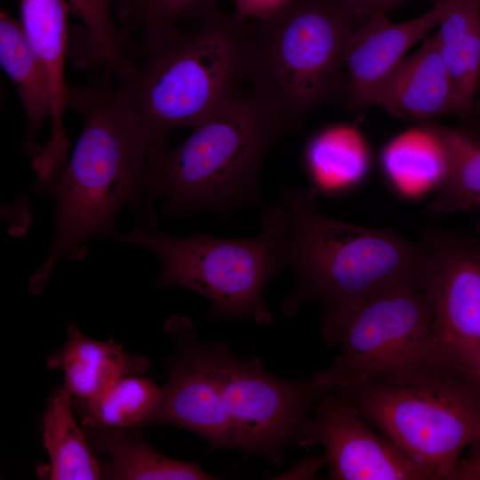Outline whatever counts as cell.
<instances>
[{
	"label": "cell",
	"instance_id": "cell-1",
	"mask_svg": "<svg viewBox=\"0 0 480 480\" xmlns=\"http://www.w3.org/2000/svg\"><path fill=\"white\" fill-rule=\"evenodd\" d=\"M114 76L104 73L89 84L68 88L67 106L83 116L84 127L72 153L38 191L52 196L55 228L48 256L29 283L40 293L61 259L81 260L86 244L114 236V220L125 205L145 196L148 213V161L155 144L121 99Z\"/></svg>",
	"mask_w": 480,
	"mask_h": 480
},
{
	"label": "cell",
	"instance_id": "cell-2",
	"mask_svg": "<svg viewBox=\"0 0 480 480\" xmlns=\"http://www.w3.org/2000/svg\"><path fill=\"white\" fill-rule=\"evenodd\" d=\"M288 217V267L297 286L283 310L292 314L306 300L322 307L325 342L337 344L341 326L364 301L380 293L422 286L425 253L390 228L358 226L330 218L313 195L300 188L282 191Z\"/></svg>",
	"mask_w": 480,
	"mask_h": 480
},
{
	"label": "cell",
	"instance_id": "cell-3",
	"mask_svg": "<svg viewBox=\"0 0 480 480\" xmlns=\"http://www.w3.org/2000/svg\"><path fill=\"white\" fill-rule=\"evenodd\" d=\"M330 391L436 479L450 480L462 451L480 437V378L436 341Z\"/></svg>",
	"mask_w": 480,
	"mask_h": 480
},
{
	"label": "cell",
	"instance_id": "cell-4",
	"mask_svg": "<svg viewBox=\"0 0 480 480\" xmlns=\"http://www.w3.org/2000/svg\"><path fill=\"white\" fill-rule=\"evenodd\" d=\"M294 124L253 88L239 87L178 146L155 144L148 161V207L164 214L228 212L259 202L269 148Z\"/></svg>",
	"mask_w": 480,
	"mask_h": 480
},
{
	"label": "cell",
	"instance_id": "cell-5",
	"mask_svg": "<svg viewBox=\"0 0 480 480\" xmlns=\"http://www.w3.org/2000/svg\"><path fill=\"white\" fill-rule=\"evenodd\" d=\"M249 23L216 10L151 44L132 45L117 93L156 143L215 113L244 79Z\"/></svg>",
	"mask_w": 480,
	"mask_h": 480
},
{
	"label": "cell",
	"instance_id": "cell-6",
	"mask_svg": "<svg viewBox=\"0 0 480 480\" xmlns=\"http://www.w3.org/2000/svg\"><path fill=\"white\" fill-rule=\"evenodd\" d=\"M255 23L248 29L244 79L294 125L345 95V54L359 23L334 0H293Z\"/></svg>",
	"mask_w": 480,
	"mask_h": 480
},
{
	"label": "cell",
	"instance_id": "cell-7",
	"mask_svg": "<svg viewBox=\"0 0 480 480\" xmlns=\"http://www.w3.org/2000/svg\"><path fill=\"white\" fill-rule=\"evenodd\" d=\"M113 236L153 251L162 263L157 286L181 287L202 295L211 303L212 320L252 317L262 326L271 322L264 288L288 267V217L282 204L263 212L260 234L247 239L204 234L174 236L138 227Z\"/></svg>",
	"mask_w": 480,
	"mask_h": 480
},
{
	"label": "cell",
	"instance_id": "cell-8",
	"mask_svg": "<svg viewBox=\"0 0 480 480\" xmlns=\"http://www.w3.org/2000/svg\"><path fill=\"white\" fill-rule=\"evenodd\" d=\"M177 320L199 364L218 387L236 449L279 463L323 390L314 378L295 382L274 377L260 360L238 358L223 342H204L188 319Z\"/></svg>",
	"mask_w": 480,
	"mask_h": 480
},
{
	"label": "cell",
	"instance_id": "cell-9",
	"mask_svg": "<svg viewBox=\"0 0 480 480\" xmlns=\"http://www.w3.org/2000/svg\"><path fill=\"white\" fill-rule=\"evenodd\" d=\"M435 342L423 286L388 291L348 316L337 339L339 356L313 378L322 390H331L412 358Z\"/></svg>",
	"mask_w": 480,
	"mask_h": 480
},
{
	"label": "cell",
	"instance_id": "cell-10",
	"mask_svg": "<svg viewBox=\"0 0 480 480\" xmlns=\"http://www.w3.org/2000/svg\"><path fill=\"white\" fill-rule=\"evenodd\" d=\"M420 242L434 338L460 367L478 377L480 240L431 227Z\"/></svg>",
	"mask_w": 480,
	"mask_h": 480
},
{
	"label": "cell",
	"instance_id": "cell-11",
	"mask_svg": "<svg viewBox=\"0 0 480 480\" xmlns=\"http://www.w3.org/2000/svg\"><path fill=\"white\" fill-rule=\"evenodd\" d=\"M314 417L306 420L297 437L303 448L325 451L333 480H435L330 390L321 391Z\"/></svg>",
	"mask_w": 480,
	"mask_h": 480
},
{
	"label": "cell",
	"instance_id": "cell-12",
	"mask_svg": "<svg viewBox=\"0 0 480 480\" xmlns=\"http://www.w3.org/2000/svg\"><path fill=\"white\" fill-rule=\"evenodd\" d=\"M455 0H440L411 20L395 23L377 12L360 23L348 42L345 60V103L349 110L370 108L379 87L408 51L437 27Z\"/></svg>",
	"mask_w": 480,
	"mask_h": 480
},
{
	"label": "cell",
	"instance_id": "cell-13",
	"mask_svg": "<svg viewBox=\"0 0 480 480\" xmlns=\"http://www.w3.org/2000/svg\"><path fill=\"white\" fill-rule=\"evenodd\" d=\"M166 328L176 338L178 349L150 426L182 428L218 449H236L234 429L218 387L199 364L177 318L170 319Z\"/></svg>",
	"mask_w": 480,
	"mask_h": 480
},
{
	"label": "cell",
	"instance_id": "cell-14",
	"mask_svg": "<svg viewBox=\"0 0 480 480\" xmlns=\"http://www.w3.org/2000/svg\"><path fill=\"white\" fill-rule=\"evenodd\" d=\"M20 23L41 61L51 96V133L32 158L36 181L47 180L67 160L70 141L64 124L68 85L65 63L68 50L67 0H19Z\"/></svg>",
	"mask_w": 480,
	"mask_h": 480
},
{
	"label": "cell",
	"instance_id": "cell-15",
	"mask_svg": "<svg viewBox=\"0 0 480 480\" xmlns=\"http://www.w3.org/2000/svg\"><path fill=\"white\" fill-rule=\"evenodd\" d=\"M370 107L419 124L455 114L452 81L434 35L402 60L374 93Z\"/></svg>",
	"mask_w": 480,
	"mask_h": 480
},
{
	"label": "cell",
	"instance_id": "cell-16",
	"mask_svg": "<svg viewBox=\"0 0 480 480\" xmlns=\"http://www.w3.org/2000/svg\"><path fill=\"white\" fill-rule=\"evenodd\" d=\"M67 334L65 344L48 358L47 365L62 371L63 388L73 404L96 399L121 379L148 370L145 356L130 354L114 340H94L74 324L67 327Z\"/></svg>",
	"mask_w": 480,
	"mask_h": 480
},
{
	"label": "cell",
	"instance_id": "cell-17",
	"mask_svg": "<svg viewBox=\"0 0 480 480\" xmlns=\"http://www.w3.org/2000/svg\"><path fill=\"white\" fill-rule=\"evenodd\" d=\"M434 34L449 73L455 114L475 112L480 76V0H455Z\"/></svg>",
	"mask_w": 480,
	"mask_h": 480
},
{
	"label": "cell",
	"instance_id": "cell-18",
	"mask_svg": "<svg viewBox=\"0 0 480 480\" xmlns=\"http://www.w3.org/2000/svg\"><path fill=\"white\" fill-rule=\"evenodd\" d=\"M134 432L84 430L92 452L101 457L102 479H217L193 462L156 452Z\"/></svg>",
	"mask_w": 480,
	"mask_h": 480
},
{
	"label": "cell",
	"instance_id": "cell-19",
	"mask_svg": "<svg viewBox=\"0 0 480 480\" xmlns=\"http://www.w3.org/2000/svg\"><path fill=\"white\" fill-rule=\"evenodd\" d=\"M303 162L314 188L337 196L356 189L365 180L371 154L362 134L354 127L336 124L316 132L308 140Z\"/></svg>",
	"mask_w": 480,
	"mask_h": 480
},
{
	"label": "cell",
	"instance_id": "cell-20",
	"mask_svg": "<svg viewBox=\"0 0 480 480\" xmlns=\"http://www.w3.org/2000/svg\"><path fill=\"white\" fill-rule=\"evenodd\" d=\"M0 63L23 107L28 128L26 148L35 152L36 137L51 119L49 84L20 21L4 10L0 13Z\"/></svg>",
	"mask_w": 480,
	"mask_h": 480
},
{
	"label": "cell",
	"instance_id": "cell-21",
	"mask_svg": "<svg viewBox=\"0 0 480 480\" xmlns=\"http://www.w3.org/2000/svg\"><path fill=\"white\" fill-rule=\"evenodd\" d=\"M420 127L441 148L445 174L429 205L432 214H448L477 208L480 203V136L468 128L426 121Z\"/></svg>",
	"mask_w": 480,
	"mask_h": 480
},
{
	"label": "cell",
	"instance_id": "cell-22",
	"mask_svg": "<svg viewBox=\"0 0 480 480\" xmlns=\"http://www.w3.org/2000/svg\"><path fill=\"white\" fill-rule=\"evenodd\" d=\"M72 408V398L64 388L52 394L42 426L49 464L40 471L53 480L102 479L100 461L75 420Z\"/></svg>",
	"mask_w": 480,
	"mask_h": 480
},
{
	"label": "cell",
	"instance_id": "cell-23",
	"mask_svg": "<svg viewBox=\"0 0 480 480\" xmlns=\"http://www.w3.org/2000/svg\"><path fill=\"white\" fill-rule=\"evenodd\" d=\"M163 388L150 379L132 375L121 379L96 399L73 404L84 430L137 431L150 426Z\"/></svg>",
	"mask_w": 480,
	"mask_h": 480
},
{
	"label": "cell",
	"instance_id": "cell-24",
	"mask_svg": "<svg viewBox=\"0 0 480 480\" xmlns=\"http://www.w3.org/2000/svg\"><path fill=\"white\" fill-rule=\"evenodd\" d=\"M81 22L76 62L82 68L115 76L128 60L132 45L129 33L113 16L115 0H67Z\"/></svg>",
	"mask_w": 480,
	"mask_h": 480
},
{
	"label": "cell",
	"instance_id": "cell-25",
	"mask_svg": "<svg viewBox=\"0 0 480 480\" xmlns=\"http://www.w3.org/2000/svg\"><path fill=\"white\" fill-rule=\"evenodd\" d=\"M381 164L392 187L405 197L437 189L445 174L443 152L422 127L389 142L382 152Z\"/></svg>",
	"mask_w": 480,
	"mask_h": 480
},
{
	"label": "cell",
	"instance_id": "cell-26",
	"mask_svg": "<svg viewBox=\"0 0 480 480\" xmlns=\"http://www.w3.org/2000/svg\"><path fill=\"white\" fill-rule=\"evenodd\" d=\"M218 0H115L119 25L140 36L138 44L156 43L217 10Z\"/></svg>",
	"mask_w": 480,
	"mask_h": 480
},
{
	"label": "cell",
	"instance_id": "cell-27",
	"mask_svg": "<svg viewBox=\"0 0 480 480\" xmlns=\"http://www.w3.org/2000/svg\"><path fill=\"white\" fill-rule=\"evenodd\" d=\"M236 14L247 22L266 20L285 9L293 0H232Z\"/></svg>",
	"mask_w": 480,
	"mask_h": 480
},
{
	"label": "cell",
	"instance_id": "cell-28",
	"mask_svg": "<svg viewBox=\"0 0 480 480\" xmlns=\"http://www.w3.org/2000/svg\"><path fill=\"white\" fill-rule=\"evenodd\" d=\"M351 18L359 24L369 16L387 12L406 0H334Z\"/></svg>",
	"mask_w": 480,
	"mask_h": 480
},
{
	"label": "cell",
	"instance_id": "cell-29",
	"mask_svg": "<svg viewBox=\"0 0 480 480\" xmlns=\"http://www.w3.org/2000/svg\"><path fill=\"white\" fill-rule=\"evenodd\" d=\"M469 446V455L458 460L450 480H480V437Z\"/></svg>",
	"mask_w": 480,
	"mask_h": 480
},
{
	"label": "cell",
	"instance_id": "cell-30",
	"mask_svg": "<svg viewBox=\"0 0 480 480\" xmlns=\"http://www.w3.org/2000/svg\"><path fill=\"white\" fill-rule=\"evenodd\" d=\"M473 116H480V76H479L478 89H477V94H476V106H475V112Z\"/></svg>",
	"mask_w": 480,
	"mask_h": 480
},
{
	"label": "cell",
	"instance_id": "cell-31",
	"mask_svg": "<svg viewBox=\"0 0 480 480\" xmlns=\"http://www.w3.org/2000/svg\"><path fill=\"white\" fill-rule=\"evenodd\" d=\"M476 373L480 378V353L477 356L476 363Z\"/></svg>",
	"mask_w": 480,
	"mask_h": 480
},
{
	"label": "cell",
	"instance_id": "cell-32",
	"mask_svg": "<svg viewBox=\"0 0 480 480\" xmlns=\"http://www.w3.org/2000/svg\"><path fill=\"white\" fill-rule=\"evenodd\" d=\"M477 117H479L478 128L477 130H471V131H473L474 132H476V134L480 136V116H477Z\"/></svg>",
	"mask_w": 480,
	"mask_h": 480
},
{
	"label": "cell",
	"instance_id": "cell-33",
	"mask_svg": "<svg viewBox=\"0 0 480 480\" xmlns=\"http://www.w3.org/2000/svg\"><path fill=\"white\" fill-rule=\"evenodd\" d=\"M477 208H478V209L480 210V203H479V204H478Z\"/></svg>",
	"mask_w": 480,
	"mask_h": 480
}]
</instances>
